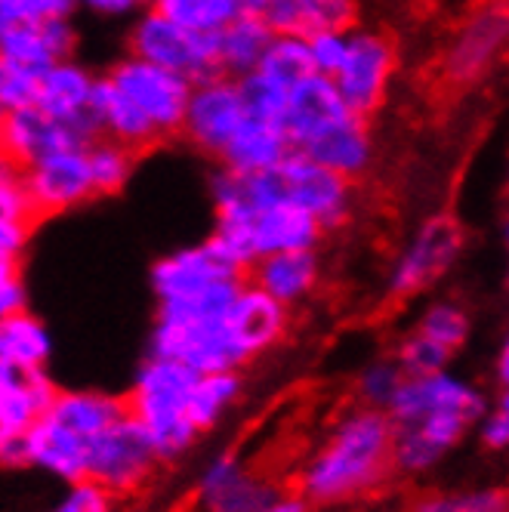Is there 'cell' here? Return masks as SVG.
Returning <instances> with one entry per match:
<instances>
[{"label":"cell","mask_w":509,"mask_h":512,"mask_svg":"<svg viewBox=\"0 0 509 512\" xmlns=\"http://www.w3.org/2000/svg\"><path fill=\"white\" fill-rule=\"evenodd\" d=\"M253 287H260L275 303L294 312L303 306L321 284V260L318 250H284L260 256L244 275Z\"/></svg>","instance_id":"ffe728a7"},{"label":"cell","mask_w":509,"mask_h":512,"mask_svg":"<svg viewBox=\"0 0 509 512\" xmlns=\"http://www.w3.org/2000/svg\"><path fill=\"white\" fill-rule=\"evenodd\" d=\"M102 78L112 81L139 108V112L149 118L158 139H170L179 133L192 81L179 78V75H173V71L158 68L145 59H136L130 53L121 56Z\"/></svg>","instance_id":"9c48e42d"},{"label":"cell","mask_w":509,"mask_h":512,"mask_svg":"<svg viewBox=\"0 0 509 512\" xmlns=\"http://www.w3.org/2000/svg\"><path fill=\"white\" fill-rule=\"evenodd\" d=\"M509 38V16L503 0H482L454 28L442 71L457 87H476L488 81L503 62Z\"/></svg>","instance_id":"52a82bcc"},{"label":"cell","mask_w":509,"mask_h":512,"mask_svg":"<svg viewBox=\"0 0 509 512\" xmlns=\"http://www.w3.org/2000/svg\"><path fill=\"white\" fill-rule=\"evenodd\" d=\"M118 506V494L96 485L93 479H81L65 488V494L53 503L50 512H118Z\"/></svg>","instance_id":"f35d334b"},{"label":"cell","mask_w":509,"mask_h":512,"mask_svg":"<svg viewBox=\"0 0 509 512\" xmlns=\"http://www.w3.org/2000/svg\"><path fill=\"white\" fill-rule=\"evenodd\" d=\"M398 62V44L389 31L355 25L346 34V56L331 81L352 115L371 121L380 112L392 93Z\"/></svg>","instance_id":"277c9868"},{"label":"cell","mask_w":509,"mask_h":512,"mask_svg":"<svg viewBox=\"0 0 509 512\" xmlns=\"http://www.w3.org/2000/svg\"><path fill=\"white\" fill-rule=\"evenodd\" d=\"M47 19H71L78 10V0H41Z\"/></svg>","instance_id":"681fc988"},{"label":"cell","mask_w":509,"mask_h":512,"mask_svg":"<svg viewBox=\"0 0 509 512\" xmlns=\"http://www.w3.org/2000/svg\"><path fill=\"white\" fill-rule=\"evenodd\" d=\"M149 278H152L155 300L161 306V303H183V300L201 297L213 284L244 278V272H238L220 253V247L207 238L201 244H189V247H179L161 256L152 266Z\"/></svg>","instance_id":"4fadbf2b"},{"label":"cell","mask_w":509,"mask_h":512,"mask_svg":"<svg viewBox=\"0 0 509 512\" xmlns=\"http://www.w3.org/2000/svg\"><path fill=\"white\" fill-rule=\"evenodd\" d=\"M22 179V164L0 145V189L4 186H13V182H19Z\"/></svg>","instance_id":"c3c4849f"},{"label":"cell","mask_w":509,"mask_h":512,"mask_svg":"<svg viewBox=\"0 0 509 512\" xmlns=\"http://www.w3.org/2000/svg\"><path fill=\"white\" fill-rule=\"evenodd\" d=\"M87 167H90L96 198L118 195L127 189V182L136 170V152H130L121 142L96 136L87 142Z\"/></svg>","instance_id":"4dcf8cb0"},{"label":"cell","mask_w":509,"mask_h":512,"mask_svg":"<svg viewBox=\"0 0 509 512\" xmlns=\"http://www.w3.org/2000/svg\"><path fill=\"white\" fill-rule=\"evenodd\" d=\"M405 371L402 364L392 358H374L368 361L365 368H361L358 380H355V392H358V405L365 408H377V411H386L389 401L395 398L398 386L405 383Z\"/></svg>","instance_id":"8d00e7d4"},{"label":"cell","mask_w":509,"mask_h":512,"mask_svg":"<svg viewBox=\"0 0 509 512\" xmlns=\"http://www.w3.org/2000/svg\"><path fill=\"white\" fill-rule=\"evenodd\" d=\"M87 445L90 442H84L81 435L56 423L50 414L34 420L22 432L25 463L53 475V479H59L65 485L87 479Z\"/></svg>","instance_id":"44dd1931"},{"label":"cell","mask_w":509,"mask_h":512,"mask_svg":"<svg viewBox=\"0 0 509 512\" xmlns=\"http://www.w3.org/2000/svg\"><path fill=\"white\" fill-rule=\"evenodd\" d=\"M414 331L457 355L466 346L469 334H472V318H469V309L460 300L442 297V300H432L420 312Z\"/></svg>","instance_id":"1f68e13d"},{"label":"cell","mask_w":509,"mask_h":512,"mask_svg":"<svg viewBox=\"0 0 509 512\" xmlns=\"http://www.w3.org/2000/svg\"><path fill=\"white\" fill-rule=\"evenodd\" d=\"M346 34L349 31H318L306 38L309 47V62H312V75L334 78L337 68L346 56Z\"/></svg>","instance_id":"ab89813d"},{"label":"cell","mask_w":509,"mask_h":512,"mask_svg":"<svg viewBox=\"0 0 509 512\" xmlns=\"http://www.w3.org/2000/svg\"><path fill=\"white\" fill-rule=\"evenodd\" d=\"M0 145L25 167L31 161H38L56 149H68V145H87V139L53 115H47L44 108L34 102L16 108L0 124Z\"/></svg>","instance_id":"7402d4cb"},{"label":"cell","mask_w":509,"mask_h":512,"mask_svg":"<svg viewBox=\"0 0 509 512\" xmlns=\"http://www.w3.org/2000/svg\"><path fill=\"white\" fill-rule=\"evenodd\" d=\"M476 432H479V445L491 454H503L509 448V401L506 392H500V398L494 405L485 408V414L476 420Z\"/></svg>","instance_id":"b9f144b4"},{"label":"cell","mask_w":509,"mask_h":512,"mask_svg":"<svg viewBox=\"0 0 509 512\" xmlns=\"http://www.w3.org/2000/svg\"><path fill=\"white\" fill-rule=\"evenodd\" d=\"M241 121H244V105L238 96V81L216 71V75L192 84L183 124H179V136L195 152L216 158Z\"/></svg>","instance_id":"7c38bea8"},{"label":"cell","mask_w":509,"mask_h":512,"mask_svg":"<svg viewBox=\"0 0 509 512\" xmlns=\"http://www.w3.org/2000/svg\"><path fill=\"white\" fill-rule=\"evenodd\" d=\"M244 395V377L241 371H213L198 374L195 386L189 392V420L198 429V435L220 426Z\"/></svg>","instance_id":"f1b7e54d"},{"label":"cell","mask_w":509,"mask_h":512,"mask_svg":"<svg viewBox=\"0 0 509 512\" xmlns=\"http://www.w3.org/2000/svg\"><path fill=\"white\" fill-rule=\"evenodd\" d=\"M260 512H312V506L297 491H278Z\"/></svg>","instance_id":"7dc6e473"},{"label":"cell","mask_w":509,"mask_h":512,"mask_svg":"<svg viewBox=\"0 0 509 512\" xmlns=\"http://www.w3.org/2000/svg\"><path fill=\"white\" fill-rule=\"evenodd\" d=\"M53 355L50 327L25 312H16L0 321V361H10L16 368H47Z\"/></svg>","instance_id":"f546056e"},{"label":"cell","mask_w":509,"mask_h":512,"mask_svg":"<svg viewBox=\"0 0 509 512\" xmlns=\"http://www.w3.org/2000/svg\"><path fill=\"white\" fill-rule=\"evenodd\" d=\"M235 81H238V96H241V105H244L247 118H260V121L281 124L290 87L272 81L269 75H263L260 68L250 71V75H244V78H235Z\"/></svg>","instance_id":"d590c367"},{"label":"cell","mask_w":509,"mask_h":512,"mask_svg":"<svg viewBox=\"0 0 509 512\" xmlns=\"http://www.w3.org/2000/svg\"><path fill=\"white\" fill-rule=\"evenodd\" d=\"M99 75L90 71L75 56L62 59L38 75V87H34V105L44 108L56 121L75 127L87 142L99 136L96 118H93V93H96Z\"/></svg>","instance_id":"9a60e30c"},{"label":"cell","mask_w":509,"mask_h":512,"mask_svg":"<svg viewBox=\"0 0 509 512\" xmlns=\"http://www.w3.org/2000/svg\"><path fill=\"white\" fill-rule=\"evenodd\" d=\"M395 361L402 364V371L408 377H426V374L448 371L451 361H454V352H448L445 346L432 343V340H426V337H420L414 331V334H408L402 343H398Z\"/></svg>","instance_id":"74e56055"},{"label":"cell","mask_w":509,"mask_h":512,"mask_svg":"<svg viewBox=\"0 0 509 512\" xmlns=\"http://www.w3.org/2000/svg\"><path fill=\"white\" fill-rule=\"evenodd\" d=\"M161 457L130 414L90 438L87 445V479L108 488L118 497L136 494L155 479Z\"/></svg>","instance_id":"8992f818"},{"label":"cell","mask_w":509,"mask_h":512,"mask_svg":"<svg viewBox=\"0 0 509 512\" xmlns=\"http://www.w3.org/2000/svg\"><path fill=\"white\" fill-rule=\"evenodd\" d=\"M290 152L294 149H290V139L281 124L244 115V121L223 145V152L216 155V164L232 173H263L275 170Z\"/></svg>","instance_id":"cb8c5ba5"},{"label":"cell","mask_w":509,"mask_h":512,"mask_svg":"<svg viewBox=\"0 0 509 512\" xmlns=\"http://www.w3.org/2000/svg\"><path fill=\"white\" fill-rule=\"evenodd\" d=\"M47 414L62 423L65 429H71L75 435H81L84 442H90L93 435H99L102 429H108L115 420H121L127 414V405L121 395L112 392H99V389H59L53 405L47 408Z\"/></svg>","instance_id":"484cf974"},{"label":"cell","mask_w":509,"mask_h":512,"mask_svg":"<svg viewBox=\"0 0 509 512\" xmlns=\"http://www.w3.org/2000/svg\"><path fill=\"white\" fill-rule=\"evenodd\" d=\"M272 41V28L260 19L235 16L223 31L213 34V56L216 71L226 78H244L257 71L263 62V53Z\"/></svg>","instance_id":"4316f807"},{"label":"cell","mask_w":509,"mask_h":512,"mask_svg":"<svg viewBox=\"0 0 509 512\" xmlns=\"http://www.w3.org/2000/svg\"><path fill=\"white\" fill-rule=\"evenodd\" d=\"M93 118H96V130L99 136L112 139V142H121L127 145L130 152H145L152 149L158 139L155 127L149 124L139 108L112 84L99 75L96 81V93H93Z\"/></svg>","instance_id":"d4e9b609"},{"label":"cell","mask_w":509,"mask_h":512,"mask_svg":"<svg viewBox=\"0 0 509 512\" xmlns=\"http://www.w3.org/2000/svg\"><path fill=\"white\" fill-rule=\"evenodd\" d=\"M346 115H349V108L340 99L334 81L324 75H306L303 81H297L287 90L281 127L290 139V149L300 152L318 133H324Z\"/></svg>","instance_id":"d6986e66"},{"label":"cell","mask_w":509,"mask_h":512,"mask_svg":"<svg viewBox=\"0 0 509 512\" xmlns=\"http://www.w3.org/2000/svg\"><path fill=\"white\" fill-rule=\"evenodd\" d=\"M7 438H10V432H7V426H4V423H0V448L7 445Z\"/></svg>","instance_id":"f5cc1de1"},{"label":"cell","mask_w":509,"mask_h":512,"mask_svg":"<svg viewBox=\"0 0 509 512\" xmlns=\"http://www.w3.org/2000/svg\"><path fill=\"white\" fill-rule=\"evenodd\" d=\"M78 28L71 19H38L0 31V62L41 75L44 68L78 53Z\"/></svg>","instance_id":"e0dca14e"},{"label":"cell","mask_w":509,"mask_h":512,"mask_svg":"<svg viewBox=\"0 0 509 512\" xmlns=\"http://www.w3.org/2000/svg\"><path fill=\"white\" fill-rule=\"evenodd\" d=\"M281 488L232 451L216 454L195 485L198 512H260Z\"/></svg>","instance_id":"5bb4252c"},{"label":"cell","mask_w":509,"mask_h":512,"mask_svg":"<svg viewBox=\"0 0 509 512\" xmlns=\"http://www.w3.org/2000/svg\"><path fill=\"white\" fill-rule=\"evenodd\" d=\"M25 309H28V287H25L22 272L0 278V321Z\"/></svg>","instance_id":"7bdbcfd3"},{"label":"cell","mask_w":509,"mask_h":512,"mask_svg":"<svg viewBox=\"0 0 509 512\" xmlns=\"http://www.w3.org/2000/svg\"><path fill=\"white\" fill-rule=\"evenodd\" d=\"M466 250V229L463 223L448 213H429L414 226L402 250L386 272V294L392 300H414L426 290H432L454 266Z\"/></svg>","instance_id":"3957f363"},{"label":"cell","mask_w":509,"mask_h":512,"mask_svg":"<svg viewBox=\"0 0 509 512\" xmlns=\"http://www.w3.org/2000/svg\"><path fill=\"white\" fill-rule=\"evenodd\" d=\"M13 272H22V260H13V256H0V278H7Z\"/></svg>","instance_id":"816d5d0a"},{"label":"cell","mask_w":509,"mask_h":512,"mask_svg":"<svg viewBox=\"0 0 509 512\" xmlns=\"http://www.w3.org/2000/svg\"><path fill=\"white\" fill-rule=\"evenodd\" d=\"M78 7L102 16H127V13H142L155 7V0H78Z\"/></svg>","instance_id":"f6af8a7d"},{"label":"cell","mask_w":509,"mask_h":512,"mask_svg":"<svg viewBox=\"0 0 509 512\" xmlns=\"http://www.w3.org/2000/svg\"><path fill=\"white\" fill-rule=\"evenodd\" d=\"M127 53L145 59L158 68H167L186 81H201L216 75L213 38L195 34L183 25L170 22L155 7L142 10L127 31Z\"/></svg>","instance_id":"ba28073f"},{"label":"cell","mask_w":509,"mask_h":512,"mask_svg":"<svg viewBox=\"0 0 509 512\" xmlns=\"http://www.w3.org/2000/svg\"><path fill=\"white\" fill-rule=\"evenodd\" d=\"M392 472V423L386 411L355 405L331 423L297 469V494L309 506H340L380 491Z\"/></svg>","instance_id":"6da1fadb"},{"label":"cell","mask_w":509,"mask_h":512,"mask_svg":"<svg viewBox=\"0 0 509 512\" xmlns=\"http://www.w3.org/2000/svg\"><path fill=\"white\" fill-rule=\"evenodd\" d=\"M275 170H278L284 195L300 210H306L321 226L324 235L343 229L355 216L358 189L346 176L321 167L318 161H312L300 152H290Z\"/></svg>","instance_id":"30bf717a"},{"label":"cell","mask_w":509,"mask_h":512,"mask_svg":"<svg viewBox=\"0 0 509 512\" xmlns=\"http://www.w3.org/2000/svg\"><path fill=\"white\" fill-rule=\"evenodd\" d=\"M22 186L34 216H59L96 198L87 167V145H68L22 167Z\"/></svg>","instance_id":"8fae6325"},{"label":"cell","mask_w":509,"mask_h":512,"mask_svg":"<svg viewBox=\"0 0 509 512\" xmlns=\"http://www.w3.org/2000/svg\"><path fill=\"white\" fill-rule=\"evenodd\" d=\"M155 10L195 34H207V38L235 19L232 0H155Z\"/></svg>","instance_id":"e575fe53"},{"label":"cell","mask_w":509,"mask_h":512,"mask_svg":"<svg viewBox=\"0 0 509 512\" xmlns=\"http://www.w3.org/2000/svg\"><path fill=\"white\" fill-rule=\"evenodd\" d=\"M226 324H229V334H232L241 358L250 364L253 358L266 355L287 337L290 309L275 303L269 294H263L260 287H253L244 278L241 290L235 294V300L226 312Z\"/></svg>","instance_id":"2e32d148"},{"label":"cell","mask_w":509,"mask_h":512,"mask_svg":"<svg viewBox=\"0 0 509 512\" xmlns=\"http://www.w3.org/2000/svg\"><path fill=\"white\" fill-rule=\"evenodd\" d=\"M195 377L198 374L186 364L149 355L124 395L127 414L149 432L161 463L186 457L198 442V429L189 420V392Z\"/></svg>","instance_id":"7a4b0ae2"},{"label":"cell","mask_w":509,"mask_h":512,"mask_svg":"<svg viewBox=\"0 0 509 512\" xmlns=\"http://www.w3.org/2000/svg\"><path fill=\"white\" fill-rule=\"evenodd\" d=\"M260 71L269 75L272 81L294 87L306 75H312V62H309V47L303 34H290V31H272V41L263 53Z\"/></svg>","instance_id":"d6a6232c"},{"label":"cell","mask_w":509,"mask_h":512,"mask_svg":"<svg viewBox=\"0 0 509 512\" xmlns=\"http://www.w3.org/2000/svg\"><path fill=\"white\" fill-rule=\"evenodd\" d=\"M34 87H38V75L0 62V124L16 108L34 102Z\"/></svg>","instance_id":"60d3db41"},{"label":"cell","mask_w":509,"mask_h":512,"mask_svg":"<svg viewBox=\"0 0 509 512\" xmlns=\"http://www.w3.org/2000/svg\"><path fill=\"white\" fill-rule=\"evenodd\" d=\"M59 386L47 368H16L0 361V423L10 435H22L53 405Z\"/></svg>","instance_id":"603a6c76"},{"label":"cell","mask_w":509,"mask_h":512,"mask_svg":"<svg viewBox=\"0 0 509 512\" xmlns=\"http://www.w3.org/2000/svg\"><path fill=\"white\" fill-rule=\"evenodd\" d=\"M235 16H250V19H260V22H272L281 0H232Z\"/></svg>","instance_id":"bcb514c9"},{"label":"cell","mask_w":509,"mask_h":512,"mask_svg":"<svg viewBox=\"0 0 509 512\" xmlns=\"http://www.w3.org/2000/svg\"><path fill=\"white\" fill-rule=\"evenodd\" d=\"M494 380L500 383V392H506L509 386V343L506 340L500 343V352L494 358Z\"/></svg>","instance_id":"f907efd6"},{"label":"cell","mask_w":509,"mask_h":512,"mask_svg":"<svg viewBox=\"0 0 509 512\" xmlns=\"http://www.w3.org/2000/svg\"><path fill=\"white\" fill-rule=\"evenodd\" d=\"M300 155L346 176L349 182H358V179H365L377 164L374 127L368 118H358L349 112L346 118L331 124L324 133H318L306 149H300Z\"/></svg>","instance_id":"ac0fdd59"},{"label":"cell","mask_w":509,"mask_h":512,"mask_svg":"<svg viewBox=\"0 0 509 512\" xmlns=\"http://www.w3.org/2000/svg\"><path fill=\"white\" fill-rule=\"evenodd\" d=\"M31 238V223H16V219H0V256L22 260V253Z\"/></svg>","instance_id":"ee69618b"},{"label":"cell","mask_w":509,"mask_h":512,"mask_svg":"<svg viewBox=\"0 0 509 512\" xmlns=\"http://www.w3.org/2000/svg\"><path fill=\"white\" fill-rule=\"evenodd\" d=\"M229 312V309H226ZM223 315H155L149 355L170 358L186 364L195 374H213V371H241L244 358L229 334Z\"/></svg>","instance_id":"5b68a950"},{"label":"cell","mask_w":509,"mask_h":512,"mask_svg":"<svg viewBox=\"0 0 509 512\" xmlns=\"http://www.w3.org/2000/svg\"><path fill=\"white\" fill-rule=\"evenodd\" d=\"M411 512H509L506 488H460V491H426L411 503Z\"/></svg>","instance_id":"836d02e7"},{"label":"cell","mask_w":509,"mask_h":512,"mask_svg":"<svg viewBox=\"0 0 509 512\" xmlns=\"http://www.w3.org/2000/svg\"><path fill=\"white\" fill-rule=\"evenodd\" d=\"M361 25V0H281L272 31L318 34V31H352Z\"/></svg>","instance_id":"83f0119b"}]
</instances>
